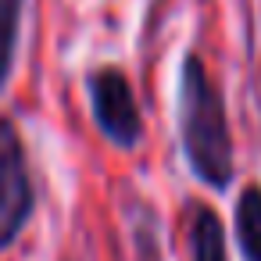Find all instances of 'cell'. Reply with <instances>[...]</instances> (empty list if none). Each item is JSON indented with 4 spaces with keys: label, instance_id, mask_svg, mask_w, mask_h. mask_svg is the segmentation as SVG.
I'll return each mask as SVG.
<instances>
[{
    "label": "cell",
    "instance_id": "6da1fadb",
    "mask_svg": "<svg viewBox=\"0 0 261 261\" xmlns=\"http://www.w3.org/2000/svg\"><path fill=\"white\" fill-rule=\"evenodd\" d=\"M175 125H179V150L193 179L218 193L229 190L236 175V147H232V129L225 115V97L211 79L204 58L193 50L179 65Z\"/></svg>",
    "mask_w": 261,
    "mask_h": 261
},
{
    "label": "cell",
    "instance_id": "7a4b0ae2",
    "mask_svg": "<svg viewBox=\"0 0 261 261\" xmlns=\"http://www.w3.org/2000/svg\"><path fill=\"white\" fill-rule=\"evenodd\" d=\"M86 97H90V115L97 133L118 147V150H136L143 143V111L136 104L133 83L118 65H100L86 75Z\"/></svg>",
    "mask_w": 261,
    "mask_h": 261
},
{
    "label": "cell",
    "instance_id": "3957f363",
    "mask_svg": "<svg viewBox=\"0 0 261 261\" xmlns=\"http://www.w3.org/2000/svg\"><path fill=\"white\" fill-rule=\"evenodd\" d=\"M36 215V186L25 143L11 118H0V254L11 250Z\"/></svg>",
    "mask_w": 261,
    "mask_h": 261
},
{
    "label": "cell",
    "instance_id": "277c9868",
    "mask_svg": "<svg viewBox=\"0 0 261 261\" xmlns=\"http://www.w3.org/2000/svg\"><path fill=\"white\" fill-rule=\"evenodd\" d=\"M232 240L243 261H261V182H247L236 193Z\"/></svg>",
    "mask_w": 261,
    "mask_h": 261
},
{
    "label": "cell",
    "instance_id": "5b68a950",
    "mask_svg": "<svg viewBox=\"0 0 261 261\" xmlns=\"http://www.w3.org/2000/svg\"><path fill=\"white\" fill-rule=\"evenodd\" d=\"M190 261H229L225 222L207 204H197L190 215Z\"/></svg>",
    "mask_w": 261,
    "mask_h": 261
},
{
    "label": "cell",
    "instance_id": "8992f818",
    "mask_svg": "<svg viewBox=\"0 0 261 261\" xmlns=\"http://www.w3.org/2000/svg\"><path fill=\"white\" fill-rule=\"evenodd\" d=\"M22 15L25 0H0V93L8 90L15 58H18V40H22Z\"/></svg>",
    "mask_w": 261,
    "mask_h": 261
}]
</instances>
